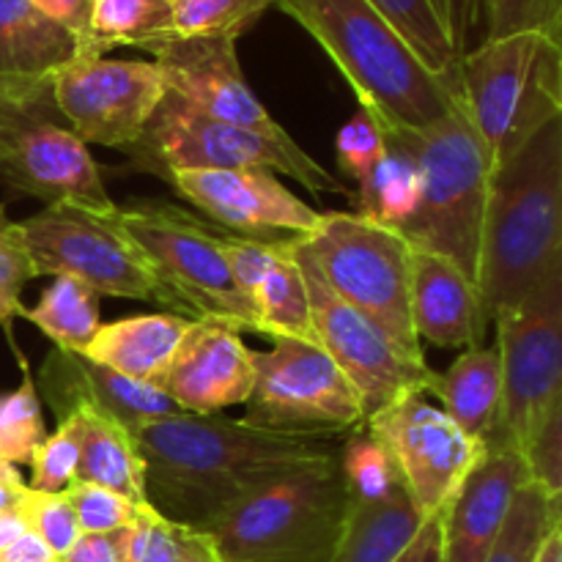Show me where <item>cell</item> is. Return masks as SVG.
Masks as SVG:
<instances>
[{
    "mask_svg": "<svg viewBox=\"0 0 562 562\" xmlns=\"http://www.w3.org/2000/svg\"><path fill=\"white\" fill-rule=\"evenodd\" d=\"M179 543H181V562H225L223 554L217 552V547H214V541L206 536V532L181 527Z\"/></svg>",
    "mask_w": 562,
    "mask_h": 562,
    "instance_id": "49",
    "label": "cell"
},
{
    "mask_svg": "<svg viewBox=\"0 0 562 562\" xmlns=\"http://www.w3.org/2000/svg\"><path fill=\"white\" fill-rule=\"evenodd\" d=\"M562 530V497L527 483L510 503L505 525L483 562H536L552 532Z\"/></svg>",
    "mask_w": 562,
    "mask_h": 562,
    "instance_id": "33",
    "label": "cell"
},
{
    "mask_svg": "<svg viewBox=\"0 0 562 562\" xmlns=\"http://www.w3.org/2000/svg\"><path fill=\"white\" fill-rule=\"evenodd\" d=\"M179 532V525L146 503L124 530V562H181Z\"/></svg>",
    "mask_w": 562,
    "mask_h": 562,
    "instance_id": "43",
    "label": "cell"
},
{
    "mask_svg": "<svg viewBox=\"0 0 562 562\" xmlns=\"http://www.w3.org/2000/svg\"><path fill=\"white\" fill-rule=\"evenodd\" d=\"M36 278L33 272L31 256H27L25 239H22L20 223L9 217V203H0V329L5 333L11 351H16L14 344V327L16 318H22V291L31 280Z\"/></svg>",
    "mask_w": 562,
    "mask_h": 562,
    "instance_id": "38",
    "label": "cell"
},
{
    "mask_svg": "<svg viewBox=\"0 0 562 562\" xmlns=\"http://www.w3.org/2000/svg\"><path fill=\"white\" fill-rule=\"evenodd\" d=\"M38 398L64 420L75 409H93L104 417H113L132 434L148 423L181 415L179 406L159 393L154 384L135 382L130 376L110 371L86 355L49 349L42 368L33 376Z\"/></svg>",
    "mask_w": 562,
    "mask_h": 562,
    "instance_id": "20",
    "label": "cell"
},
{
    "mask_svg": "<svg viewBox=\"0 0 562 562\" xmlns=\"http://www.w3.org/2000/svg\"><path fill=\"white\" fill-rule=\"evenodd\" d=\"M82 448V426L80 415L71 412L58 423L53 434H47L36 453L31 456V481L27 488L44 494L66 492L77 481V467H80Z\"/></svg>",
    "mask_w": 562,
    "mask_h": 562,
    "instance_id": "39",
    "label": "cell"
},
{
    "mask_svg": "<svg viewBox=\"0 0 562 562\" xmlns=\"http://www.w3.org/2000/svg\"><path fill=\"white\" fill-rule=\"evenodd\" d=\"M387 143L404 151L420 176V203L415 217L401 231L406 245L448 258L477 285L492 165L461 97L437 124L426 130L387 132Z\"/></svg>",
    "mask_w": 562,
    "mask_h": 562,
    "instance_id": "5",
    "label": "cell"
},
{
    "mask_svg": "<svg viewBox=\"0 0 562 562\" xmlns=\"http://www.w3.org/2000/svg\"><path fill=\"white\" fill-rule=\"evenodd\" d=\"M27 494V481L20 475L14 464L0 459V514L20 508L22 497Z\"/></svg>",
    "mask_w": 562,
    "mask_h": 562,
    "instance_id": "50",
    "label": "cell"
},
{
    "mask_svg": "<svg viewBox=\"0 0 562 562\" xmlns=\"http://www.w3.org/2000/svg\"><path fill=\"white\" fill-rule=\"evenodd\" d=\"M409 311L420 344L472 349L486 335L477 285L453 261L417 247H409Z\"/></svg>",
    "mask_w": 562,
    "mask_h": 562,
    "instance_id": "22",
    "label": "cell"
},
{
    "mask_svg": "<svg viewBox=\"0 0 562 562\" xmlns=\"http://www.w3.org/2000/svg\"><path fill=\"white\" fill-rule=\"evenodd\" d=\"M338 459L349 503H379L404 488L393 459L368 428L340 439Z\"/></svg>",
    "mask_w": 562,
    "mask_h": 562,
    "instance_id": "35",
    "label": "cell"
},
{
    "mask_svg": "<svg viewBox=\"0 0 562 562\" xmlns=\"http://www.w3.org/2000/svg\"><path fill=\"white\" fill-rule=\"evenodd\" d=\"M14 357L20 362L22 382L0 395V459L16 467L27 464L38 445L47 439V423H44L42 398L31 366L22 355Z\"/></svg>",
    "mask_w": 562,
    "mask_h": 562,
    "instance_id": "34",
    "label": "cell"
},
{
    "mask_svg": "<svg viewBox=\"0 0 562 562\" xmlns=\"http://www.w3.org/2000/svg\"><path fill=\"white\" fill-rule=\"evenodd\" d=\"M25 530H27V521L20 508L0 514V552H3L11 541H16Z\"/></svg>",
    "mask_w": 562,
    "mask_h": 562,
    "instance_id": "51",
    "label": "cell"
},
{
    "mask_svg": "<svg viewBox=\"0 0 562 562\" xmlns=\"http://www.w3.org/2000/svg\"><path fill=\"white\" fill-rule=\"evenodd\" d=\"M165 91L154 60L75 58L53 75V102L64 124L86 146L121 151L135 146Z\"/></svg>",
    "mask_w": 562,
    "mask_h": 562,
    "instance_id": "16",
    "label": "cell"
},
{
    "mask_svg": "<svg viewBox=\"0 0 562 562\" xmlns=\"http://www.w3.org/2000/svg\"><path fill=\"white\" fill-rule=\"evenodd\" d=\"M296 258H300L302 274L307 283V300H311L313 329L316 340L335 366L344 371L351 387L357 390L362 401V412L373 417L384 406L406 398V395H423L431 390L434 373L428 362H415L371 322L362 316L357 307L340 300L311 258L300 250L294 239Z\"/></svg>",
    "mask_w": 562,
    "mask_h": 562,
    "instance_id": "13",
    "label": "cell"
},
{
    "mask_svg": "<svg viewBox=\"0 0 562 562\" xmlns=\"http://www.w3.org/2000/svg\"><path fill=\"white\" fill-rule=\"evenodd\" d=\"M33 9L58 27H64L77 44H80V58L88 55V38H91V5L93 0H31Z\"/></svg>",
    "mask_w": 562,
    "mask_h": 562,
    "instance_id": "45",
    "label": "cell"
},
{
    "mask_svg": "<svg viewBox=\"0 0 562 562\" xmlns=\"http://www.w3.org/2000/svg\"><path fill=\"white\" fill-rule=\"evenodd\" d=\"M165 181L209 223L247 239H302L322 220L272 170H179Z\"/></svg>",
    "mask_w": 562,
    "mask_h": 562,
    "instance_id": "17",
    "label": "cell"
},
{
    "mask_svg": "<svg viewBox=\"0 0 562 562\" xmlns=\"http://www.w3.org/2000/svg\"><path fill=\"white\" fill-rule=\"evenodd\" d=\"M168 3H170V5H173V3H176V0H168Z\"/></svg>",
    "mask_w": 562,
    "mask_h": 562,
    "instance_id": "53",
    "label": "cell"
},
{
    "mask_svg": "<svg viewBox=\"0 0 562 562\" xmlns=\"http://www.w3.org/2000/svg\"><path fill=\"white\" fill-rule=\"evenodd\" d=\"M20 510L27 521V530H33L44 543H47L49 552L55 554V560H58L60 554L69 552V549L80 541V521H77L75 508H71L66 492L44 494L27 488V494L20 503Z\"/></svg>",
    "mask_w": 562,
    "mask_h": 562,
    "instance_id": "41",
    "label": "cell"
},
{
    "mask_svg": "<svg viewBox=\"0 0 562 562\" xmlns=\"http://www.w3.org/2000/svg\"><path fill=\"white\" fill-rule=\"evenodd\" d=\"M483 20V42L547 33L562 38V0H470Z\"/></svg>",
    "mask_w": 562,
    "mask_h": 562,
    "instance_id": "37",
    "label": "cell"
},
{
    "mask_svg": "<svg viewBox=\"0 0 562 562\" xmlns=\"http://www.w3.org/2000/svg\"><path fill=\"white\" fill-rule=\"evenodd\" d=\"M333 58L387 132L426 130L459 104V82L439 77L368 0H274Z\"/></svg>",
    "mask_w": 562,
    "mask_h": 562,
    "instance_id": "3",
    "label": "cell"
},
{
    "mask_svg": "<svg viewBox=\"0 0 562 562\" xmlns=\"http://www.w3.org/2000/svg\"><path fill=\"white\" fill-rule=\"evenodd\" d=\"M335 151H338L340 170L362 184L387 151V132L382 121L368 108H357V113L338 130Z\"/></svg>",
    "mask_w": 562,
    "mask_h": 562,
    "instance_id": "40",
    "label": "cell"
},
{
    "mask_svg": "<svg viewBox=\"0 0 562 562\" xmlns=\"http://www.w3.org/2000/svg\"><path fill=\"white\" fill-rule=\"evenodd\" d=\"M168 0H93L88 55L99 58L113 47L151 49L170 36Z\"/></svg>",
    "mask_w": 562,
    "mask_h": 562,
    "instance_id": "32",
    "label": "cell"
},
{
    "mask_svg": "<svg viewBox=\"0 0 562 562\" xmlns=\"http://www.w3.org/2000/svg\"><path fill=\"white\" fill-rule=\"evenodd\" d=\"M355 214L390 231H404L420 203V176L404 151L387 143V151L357 190H351Z\"/></svg>",
    "mask_w": 562,
    "mask_h": 562,
    "instance_id": "31",
    "label": "cell"
},
{
    "mask_svg": "<svg viewBox=\"0 0 562 562\" xmlns=\"http://www.w3.org/2000/svg\"><path fill=\"white\" fill-rule=\"evenodd\" d=\"M192 322L195 318L179 316V313L119 318L99 327L86 357L121 376L157 384Z\"/></svg>",
    "mask_w": 562,
    "mask_h": 562,
    "instance_id": "23",
    "label": "cell"
},
{
    "mask_svg": "<svg viewBox=\"0 0 562 562\" xmlns=\"http://www.w3.org/2000/svg\"><path fill=\"white\" fill-rule=\"evenodd\" d=\"M36 278H75L99 296L154 302L165 313L190 316L179 296L154 274L146 258L121 234L113 214L75 203H49L20 223Z\"/></svg>",
    "mask_w": 562,
    "mask_h": 562,
    "instance_id": "10",
    "label": "cell"
},
{
    "mask_svg": "<svg viewBox=\"0 0 562 562\" xmlns=\"http://www.w3.org/2000/svg\"><path fill=\"white\" fill-rule=\"evenodd\" d=\"M456 82L488 165L497 170L562 119V38L519 33L481 42L461 55Z\"/></svg>",
    "mask_w": 562,
    "mask_h": 562,
    "instance_id": "6",
    "label": "cell"
},
{
    "mask_svg": "<svg viewBox=\"0 0 562 562\" xmlns=\"http://www.w3.org/2000/svg\"><path fill=\"white\" fill-rule=\"evenodd\" d=\"M338 453L261 483L201 532L225 560L333 562L351 508Z\"/></svg>",
    "mask_w": 562,
    "mask_h": 562,
    "instance_id": "4",
    "label": "cell"
},
{
    "mask_svg": "<svg viewBox=\"0 0 562 562\" xmlns=\"http://www.w3.org/2000/svg\"><path fill=\"white\" fill-rule=\"evenodd\" d=\"M82 426V448L77 481L110 488L132 503L143 505L146 497V467L137 450L135 434L93 409H75ZM71 415V412H69ZM75 481V483H77Z\"/></svg>",
    "mask_w": 562,
    "mask_h": 562,
    "instance_id": "26",
    "label": "cell"
},
{
    "mask_svg": "<svg viewBox=\"0 0 562 562\" xmlns=\"http://www.w3.org/2000/svg\"><path fill=\"white\" fill-rule=\"evenodd\" d=\"M527 483L525 456L514 450L488 453L442 514V562H483L503 530L510 503Z\"/></svg>",
    "mask_w": 562,
    "mask_h": 562,
    "instance_id": "21",
    "label": "cell"
},
{
    "mask_svg": "<svg viewBox=\"0 0 562 562\" xmlns=\"http://www.w3.org/2000/svg\"><path fill=\"white\" fill-rule=\"evenodd\" d=\"M80 58V44L38 14L31 0H0V77L44 80Z\"/></svg>",
    "mask_w": 562,
    "mask_h": 562,
    "instance_id": "25",
    "label": "cell"
},
{
    "mask_svg": "<svg viewBox=\"0 0 562 562\" xmlns=\"http://www.w3.org/2000/svg\"><path fill=\"white\" fill-rule=\"evenodd\" d=\"M530 481L552 497H562V406L547 417L525 453Z\"/></svg>",
    "mask_w": 562,
    "mask_h": 562,
    "instance_id": "44",
    "label": "cell"
},
{
    "mask_svg": "<svg viewBox=\"0 0 562 562\" xmlns=\"http://www.w3.org/2000/svg\"><path fill=\"white\" fill-rule=\"evenodd\" d=\"M324 283L371 318L409 360L426 362L409 311V245L398 231L355 212H322L316 231L296 239Z\"/></svg>",
    "mask_w": 562,
    "mask_h": 562,
    "instance_id": "9",
    "label": "cell"
},
{
    "mask_svg": "<svg viewBox=\"0 0 562 562\" xmlns=\"http://www.w3.org/2000/svg\"><path fill=\"white\" fill-rule=\"evenodd\" d=\"M272 5L274 0H176L170 36L239 38Z\"/></svg>",
    "mask_w": 562,
    "mask_h": 562,
    "instance_id": "36",
    "label": "cell"
},
{
    "mask_svg": "<svg viewBox=\"0 0 562 562\" xmlns=\"http://www.w3.org/2000/svg\"><path fill=\"white\" fill-rule=\"evenodd\" d=\"M439 398V409L470 437L483 445L492 437L503 398V368L497 346H472L453 360L445 373H434L431 390Z\"/></svg>",
    "mask_w": 562,
    "mask_h": 562,
    "instance_id": "24",
    "label": "cell"
},
{
    "mask_svg": "<svg viewBox=\"0 0 562 562\" xmlns=\"http://www.w3.org/2000/svg\"><path fill=\"white\" fill-rule=\"evenodd\" d=\"M135 442L146 467L148 505L190 530H203L261 483L340 448V439L291 437L190 412L148 423Z\"/></svg>",
    "mask_w": 562,
    "mask_h": 562,
    "instance_id": "1",
    "label": "cell"
},
{
    "mask_svg": "<svg viewBox=\"0 0 562 562\" xmlns=\"http://www.w3.org/2000/svg\"><path fill=\"white\" fill-rule=\"evenodd\" d=\"M395 562H442V516H431Z\"/></svg>",
    "mask_w": 562,
    "mask_h": 562,
    "instance_id": "47",
    "label": "cell"
},
{
    "mask_svg": "<svg viewBox=\"0 0 562 562\" xmlns=\"http://www.w3.org/2000/svg\"><path fill=\"white\" fill-rule=\"evenodd\" d=\"M126 157L130 168L159 179L179 170H272L300 181L313 195L351 198V187L318 165L280 124L252 130L212 119L170 91Z\"/></svg>",
    "mask_w": 562,
    "mask_h": 562,
    "instance_id": "7",
    "label": "cell"
},
{
    "mask_svg": "<svg viewBox=\"0 0 562 562\" xmlns=\"http://www.w3.org/2000/svg\"><path fill=\"white\" fill-rule=\"evenodd\" d=\"M66 497H69L71 508H75L82 536H104V532L124 530V527L135 521L137 510L146 505H137L132 499L121 497V494L110 492V488L80 481L66 488Z\"/></svg>",
    "mask_w": 562,
    "mask_h": 562,
    "instance_id": "42",
    "label": "cell"
},
{
    "mask_svg": "<svg viewBox=\"0 0 562 562\" xmlns=\"http://www.w3.org/2000/svg\"><path fill=\"white\" fill-rule=\"evenodd\" d=\"M494 324L503 398L486 450L525 453L538 428L562 406V267Z\"/></svg>",
    "mask_w": 562,
    "mask_h": 562,
    "instance_id": "11",
    "label": "cell"
},
{
    "mask_svg": "<svg viewBox=\"0 0 562 562\" xmlns=\"http://www.w3.org/2000/svg\"><path fill=\"white\" fill-rule=\"evenodd\" d=\"M124 530L80 536V541L55 562H124Z\"/></svg>",
    "mask_w": 562,
    "mask_h": 562,
    "instance_id": "46",
    "label": "cell"
},
{
    "mask_svg": "<svg viewBox=\"0 0 562 562\" xmlns=\"http://www.w3.org/2000/svg\"><path fill=\"white\" fill-rule=\"evenodd\" d=\"M225 560V558H223ZM225 562H236V560H225Z\"/></svg>",
    "mask_w": 562,
    "mask_h": 562,
    "instance_id": "54",
    "label": "cell"
},
{
    "mask_svg": "<svg viewBox=\"0 0 562 562\" xmlns=\"http://www.w3.org/2000/svg\"><path fill=\"white\" fill-rule=\"evenodd\" d=\"M562 267V119L492 170L477 294L488 322L519 307Z\"/></svg>",
    "mask_w": 562,
    "mask_h": 562,
    "instance_id": "2",
    "label": "cell"
},
{
    "mask_svg": "<svg viewBox=\"0 0 562 562\" xmlns=\"http://www.w3.org/2000/svg\"><path fill=\"white\" fill-rule=\"evenodd\" d=\"M22 318L42 329L55 349L71 355H86L102 327L97 291L64 274L53 278L36 305L22 311Z\"/></svg>",
    "mask_w": 562,
    "mask_h": 562,
    "instance_id": "30",
    "label": "cell"
},
{
    "mask_svg": "<svg viewBox=\"0 0 562 562\" xmlns=\"http://www.w3.org/2000/svg\"><path fill=\"white\" fill-rule=\"evenodd\" d=\"M148 53L162 71L165 88L198 113L252 130L278 124L241 71L236 38L168 36Z\"/></svg>",
    "mask_w": 562,
    "mask_h": 562,
    "instance_id": "18",
    "label": "cell"
},
{
    "mask_svg": "<svg viewBox=\"0 0 562 562\" xmlns=\"http://www.w3.org/2000/svg\"><path fill=\"white\" fill-rule=\"evenodd\" d=\"M536 562H562V530L552 532V536L547 538V543H543Z\"/></svg>",
    "mask_w": 562,
    "mask_h": 562,
    "instance_id": "52",
    "label": "cell"
},
{
    "mask_svg": "<svg viewBox=\"0 0 562 562\" xmlns=\"http://www.w3.org/2000/svg\"><path fill=\"white\" fill-rule=\"evenodd\" d=\"M256 382L241 420L291 437L344 439L366 428L357 390L318 344L272 338L269 351H252Z\"/></svg>",
    "mask_w": 562,
    "mask_h": 562,
    "instance_id": "12",
    "label": "cell"
},
{
    "mask_svg": "<svg viewBox=\"0 0 562 562\" xmlns=\"http://www.w3.org/2000/svg\"><path fill=\"white\" fill-rule=\"evenodd\" d=\"M0 562H55V554L36 532L25 530L0 552Z\"/></svg>",
    "mask_w": 562,
    "mask_h": 562,
    "instance_id": "48",
    "label": "cell"
},
{
    "mask_svg": "<svg viewBox=\"0 0 562 562\" xmlns=\"http://www.w3.org/2000/svg\"><path fill=\"white\" fill-rule=\"evenodd\" d=\"M401 38L415 49L417 58L439 77L456 80L464 49L456 0H368Z\"/></svg>",
    "mask_w": 562,
    "mask_h": 562,
    "instance_id": "28",
    "label": "cell"
},
{
    "mask_svg": "<svg viewBox=\"0 0 562 562\" xmlns=\"http://www.w3.org/2000/svg\"><path fill=\"white\" fill-rule=\"evenodd\" d=\"M0 184L49 203H75L97 214H113L102 168L86 143L64 124L53 93L27 108L0 132Z\"/></svg>",
    "mask_w": 562,
    "mask_h": 562,
    "instance_id": "15",
    "label": "cell"
},
{
    "mask_svg": "<svg viewBox=\"0 0 562 562\" xmlns=\"http://www.w3.org/2000/svg\"><path fill=\"white\" fill-rule=\"evenodd\" d=\"M393 459L412 503L426 519L442 516L467 477L488 456L481 439L461 431L423 395H406L366 423Z\"/></svg>",
    "mask_w": 562,
    "mask_h": 562,
    "instance_id": "14",
    "label": "cell"
},
{
    "mask_svg": "<svg viewBox=\"0 0 562 562\" xmlns=\"http://www.w3.org/2000/svg\"><path fill=\"white\" fill-rule=\"evenodd\" d=\"M256 382L252 349L239 333L214 322H192L154 387L181 412L217 415L245 404Z\"/></svg>",
    "mask_w": 562,
    "mask_h": 562,
    "instance_id": "19",
    "label": "cell"
},
{
    "mask_svg": "<svg viewBox=\"0 0 562 562\" xmlns=\"http://www.w3.org/2000/svg\"><path fill=\"white\" fill-rule=\"evenodd\" d=\"M252 311L258 318V335L272 338H294L305 344H318L313 329L307 283L296 258L294 239L274 241V252L256 285L250 289Z\"/></svg>",
    "mask_w": 562,
    "mask_h": 562,
    "instance_id": "27",
    "label": "cell"
},
{
    "mask_svg": "<svg viewBox=\"0 0 562 562\" xmlns=\"http://www.w3.org/2000/svg\"><path fill=\"white\" fill-rule=\"evenodd\" d=\"M423 525L426 516L415 508L406 486L379 503H351L333 562H395Z\"/></svg>",
    "mask_w": 562,
    "mask_h": 562,
    "instance_id": "29",
    "label": "cell"
},
{
    "mask_svg": "<svg viewBox=\"0 0 562 562\" xmlns=\"http://www.w3.org/2000/svg\"><path fill=\"white\" fill-rule=\"evenodd\" d=\"M113 223L195 322L258 335L256 311L231 272L217 225L165 201L115 206Z\"/></svg>",
    "mask_w": 562,
    "mask_h": 562,
    "instance_id": "8",
    "label": "cell"
}]
</instances>
